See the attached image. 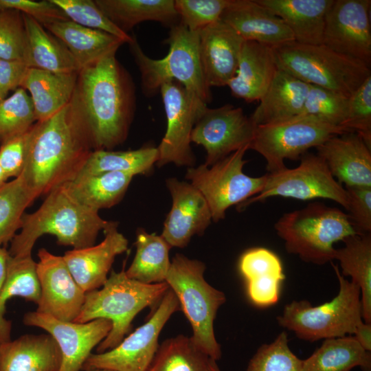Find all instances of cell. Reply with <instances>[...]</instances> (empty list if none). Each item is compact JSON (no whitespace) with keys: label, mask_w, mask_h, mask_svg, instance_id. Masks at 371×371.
I'll return each mask as SVG.
<instances>
[{"label":"cell","mask_w":371,"mask_h":371,"mask_svg":"<svg viewBox=\"0 0 371 371\" xmlns=\"http://www.w3.org/2000/svg\"><path fill=\"white\" fill-rule=\"evenodd\" d=\"M111 52L78 72L70 101L92 150H111L128 135L135 107L132 78Z\"/></svg>","instance_id":"cell-1"},{"label":"cell","mask_w":371,"mask_h":371,"mask_svg":"<svg viewBox=\"0 0 371 371\" xmlns=\"http://www.w3.org/2000/svg\"><path fill=\"white\" fill-rule=\"evenodd\" d=\"M91 151L86 131L69 102L32 125L20 175L38 198L75 178Z\"/></svg>","instance_id":"cell-2"},{"label":"cell","mask_w":371,"mask_h":371,"mask_svg":"<svg viewBox=\"0 0 371 371\" xmlns=\"http://www.w3.org/2000/svg\"><path fill=\"white\" fill-rule=\"evenodd\" d=\"M111 223L78 201L63 184L50 191L35 212L23 215L21 231L8 251L11 256L32 255L36 240L45 234L53 235L58 245L74 249L92 246L99 232Z\"/></svg>","instance_id":"cell-3"},{"label":"cell","mask_w":371,"mask_h":371,"mask_svg":"<svg viewBox=\"0 0 371 371\" xmlns=\"http://www.w3.org/2000/svg\"><path fill=\"white\" fill-rule=\"evenodd\" d=\"M169 286L166 282L143 284L128 278L124 268L112 271L100 289L85 293L79 315L74 321L86 323L96 319H106L112 328L98 344L97 353L117 346L131 328L135 317L144 308L160 302Z\"/></svg>","instance_id":"cell-4"},{"label":"cell","mask_w":371,"mask_h":371,"mask_svg":"<svg viewBox=\"0 0 371 371\" xmlns=\"http://www.w3.org/2000/svg\"><path fill=\"white\" fill-rule=\"evenodd\" d=\"M199 42V32L189 30L179 22L170 27L165 40L169 46L167 55L154 59L145 54L133 36L128 45L140 73L144 93L153 96L163 84L176 81L205 104L209 103L212 95L202 71Z\"/></svg>","instance_id":"cell-5"},{"label":"cell","mask_w":371,"mask_h":371,"mask_svg":"<svg viewBox=\"0 0 371 371\" xmlns=\"http://www.w3.org/2000/svg\"><path fill=\"white\" fill-rule=\"evenodd\" d=\"M274 228L288 253L315 265L332 262L334 244L357 234L346 213L320 202L284 214Z\"/></svg>","instance_id":"cell-6"},{"label":"cell","mask_w":371,"mask_h":371,"mask_svg":"<svg viewBox=\"0 0 371 371\" xmlns=\"http://www.w3.org/2000/svg\"><path fill=\"white\" fill-rule=\"evenodd\" d=\"M205 269L202 262L178 254L171 261L166 282L190 323L193 342L216 361L221 357V349L215 337L214 322L226 299L222 291L206 282Z\"/></svg>","instance_id":"cell-7"},{"label":"cell","mask_w":371,"mask_h":371,"mask_svg":"<svg viewBox=\"0 0 371 371\" xmlns=\"http://www.w3.org/2000/svg\"><path fill=\"white\" fill-rule=\"evenodd\" d=\"M332 266L339 282V292L333 300L315 306L306 300L293 301L277 317L280 326L300 339L315 341L352 335L363 321L359 286L346 280L337 265Z\"/></svg>","instance_id":"cell-8"},{"label":"cell","mask_w":371,"mask_h":371,"mask_svg":"<svg viewBox=\"0 0 371 371\" xmlns=\"http://www.w3.org/2000/svg\"><path fill=\"white\" fill-rule=\"evenodd\" d=\"M278 68L301 81L350 98L371 76L363 63L340 54L324 45L295 41L272 47Z\"/></svg>","instance_id":"cell-9"},{"label":"cell","mask_w":371,"mask_h":371,"mask_svg":"<svg viewBox=\"0 0 371 371\" xmlns=\"http://www.w3.org/2000/svg\"><path fill=\"white\" fill-rule=\"evenodd\" d=\"M247 150L245 146L210 166L201 164L186 171V178L205 199L214 222L225 218L229 207L258 194L265 185L266 175L253 177L243 172Z\"/></svg>","instance_id":"cell-10"},{"label":"cell","mask_w":371,"mask_h":371,"mask_svg":"<svg viewBox=\"0 0 371 371\" xmlns=\"http://www.w3.org/2000/svg\"><path fill=\"white\" fill-rule=\"evenodd\" d=\"M348 131L313 117L297 116L289 120L256 126L249 145L266 161L269 173L286 168L285 159L297 160L311 148L330 137Z\"/></svg>","instance_id":"cell-11"},{"label":"cell","mask_w":371,"mask_h":371,"mask_svg":"<svg viewBox=\"0 0 371 371\" xmlns=\"http://www.w3.org/2000/svg\"><path fill=\"white\" fill-rule=\"evenodd\" d=\"M300 159V164L294 168H285L266 174L262 190L238 205V209H244L250 204L270 197L281 196L301 201L326 199L346 210V190L333 177L322 158L317 154L306 153Z\"/></svg>","instance_id":"cell-12"},{"label":"cell","mask_w":371,"mask_h":371,"mask_svg":"<svg viewBox=\"0 0 371 371\" xmlns=\"http://www.w3.org/2000/svg\"><path fill=\"white\" fill-rule=\"evenodd\" d=\"M180 308L177 296L169 288L146 323L124 337L115 348L100 353H91L82 370L146 371L159 348L158 339L163 327Z\"/></svg>","instance_id":"cell-13"},{"label":"cell","mask_w":371,"mask_h":371,"mask_svg":"<svg viewBox=\"0 0 371 371\" xmlns=\"http://www.w3.org/2000/svg\"><path fill=\"white\" fill-rule=\"evenodd\" d=\"M159 92L166 115L165 135L157 147L156 165L173 163L192 167L195 157L191 148L193 128L207 104L176 81L163 84Z\"/></svg>","instance_id":"cell-14"},{"label":"cell","mask_w":371,"mask_h":371,"mask_svg":"<svg viewBox=\"0 0 371 371\" xmlns=\"http://www.w3.org/2000/svg\"><path fill=\"white\" fill-rule=\"evenodd\" d=\"M256 127L240 107L206 106L193 128L191 142L204 148V164L210 166L241 148L249 149Z\"/></svg>","instance_id":"cell-15"},{"label":"cell","mask_w":371,"mask_h":371,"mask_svg":"<svg viewBox=\"0 0 371 371\" xmlns=\"http://www.w3.org/2000/svg\"><path fill=\"white\" fill-rule=\"evenodd\" d=\"M370 0H333L325 19L322 44L371 65Z\"/></svg>","instance_id":"cell-16"},{"label":"cell","mask_w":371,"mask_h":371,"mask_svg":"<svg viewBox=\"0 0 371 371\" xmlns=\"http://www.w3.org/2000/svg\"><path fill=\"white\" fill-rule=\"evenodd\" d=\"M23 324L41 328L58 344L62 363L59 371H80L92 350L108 335L111 322L96 319L86 323L66 322L36 311L24 315Z\"/></svg>","instance_id":"cell-17"},{"label":"cell","mask_w":371,"mask_h":371,"mask_svg":"<svg viewBox=\"0 0 371 371\" xmlns=\"http://www.w3.org/2000/svg\"><path fill=\"white\" fill-rule=\"evenodd\" d=\"M38 257L41 296L36 311L62 321L74 322L83 305L85 292L74 278L63 256L41 248Z\"/></svg>","instance_id":"cell-18"},{"label":"cell","mask_w":371,"mask_h":371,"mask_svg":"<svg viewBox=\"0 0 371 371\" xmlns=\"http://www.w3.org/2000/svg\"><path fill=\"white\" fill-rule=\"evenodd\" d=\"M172 205L164 224L161 236L175 247H184L195 234H202L212 220L209 205L191 183L176 178L166 180Z\"/></svg>","instance_id":"cell-19"},{"label":"cell","mask_w":371,"mask_h":371,"mask_svg":"<svg viewBox=\"0 0 371 371\" xmlns=\"http://www.w3.org/2000/svg\"><path fill=\"white\" fill-rule=\"evenodd\" d=\"M199 36V58L207 85L227 86L236 73L244 39L221 19L200 30Z\"/></svg>","instance_id":"cell-20"},{"label":"cell","mask_w":371,"mask_h":371,"mask_svg":"<svg viewBox=\"0 0 371 371\" xmlns=\"http://www.w3.org/2000/svg\"><path fill=\"white\" fill-rule=\"evenodd\" d=\"M112 221L103 232L104 240L98 245L73 249L63 256L71 275L85 292L98 289L105 283L115 257L128 249V240Z\"/></svg>","instance_id":"cell-21"},{"label":"cell","mask_w":371,"mask_h":371,"mask_svg":"<svg viewBox=\"0 0 371 371\" xmlns=\"http://www.w3.org/2000/svg\"><path fill=\"white\" fill-rule=\"evenodd\" d=\"M333 177L345 187H371V148L357 133L335 135L316 148Z\"/></svg>","instance_id":"cell-22"},{"label":"cell","mask_w":371,"mask_h":371,"mask_svg":"<svg viewBox=\"0 0 371 371\" xmlns=\"http://www.w3.org/2000/svg\"><path fill=\"white\" fill-rule=\"evenodd\" d=\"M221 20L245 41H255L271 47L295 41L284 21L256 0H229Z\"/></svg>","instance_id":"cell-23"},{"label":"cell","mask_w":371,"mask_h":371,"mask_svg":"<svg viewBox=\"0 0 371 371\" xmlns=\"http://www.w3.org/2000/svg\"><path fill=\"white\" fill-rule=\"evenodd\" d=\"M278 69L272 47L245 41L236 73L229 82L232 95L247 102L259 101Z\"/></svg>","instance_id":"cell-24"},{"label":"cell","mask_w":371,"mask_h":371,"mask_svg":"<svg viewBox=\"0 0 371 371\" xmlns=\"http://www.w3.org/2000/svg\"><path fill=\"white\" fill-rule=\"evenodd\" d=\"M238 266L254 304L267 307L278 302L285 276L282 262L274 252L265 247L251 248L242 254Z\"/></svg>","instance_id":"cell-25"},{"label":"cell","mask_w":371,"mask_h":371,"mask_svg":"<svg viewBox=\"0 0 371 371\" xmlns=\"http://www.w3.org/2000/svg\"><path fill=\"white\" fill-rule=\"evenodd\" d=\"M62 355L47 334H26L0 344V371H59Z\"/></svg>","instance_id":"cell-26"},{"label":"cell","mask_w":371,"mask_h":371,"mask_svg":"<svg viewBox=\"0 0 371 371\" xmlns=\"http://www.w3.org/2000/svg\"><path fill=\"white\" fill-rule=\"evenodd\" d=\"M308 87V84L278 68L250 119L256 126H260L298 116Z\"/></svg>","instance_id":"cell-27"},{"label":"cell","mask_w":371,"mask_h":371,"mask_svg":"<svg viewBox=\"0 0 371 371\" xmlns=\"http://www.w3.org/2000/svg\"><path fill=\"white\" fill-rule=\"evenodd\" d=\"M286 25L294 41L322 45L326 13L333 0H256Z\"/></svg>","instance_id":"cell-28"},{"label":"cell","mask_w":371,"mask_h":371,"mask_svg":"<svg viewBox=\"0 0 371 371\" xmlns=\"http://www.w3.org/2000/svg\"><path fill=\"white\" fill-rule=\"evenodd\" d=\"M77 76L78 72L55 73L27 69L20 87L30 93L36 122L52 116L70 102Z\"/></svg>","instance_id":"cell-29"},{"label":"cell","mask_w":371,"mask_h":371,"mask_svg":"<svg viewBox=\"0 0 371 371\" xmlns=\"http://www.w3.org/2000/svg\"><path fill=\"white\" fill-rule=\"evenodd\" d=\"M42 25L65 45L80 69L111 52H117L126 43L111 34L82 26L70 20Z\"/></svg>","instance_id":"cell-30"},{"label":"cell","mask_w":371,"mask_h":371,"mask_svg":"<svg viewBox=\"0 0 371 371\" xmlns=\"http://www.w3.org/2000/svg\"><path fill=\"white\" fill-rule=\"evenodd\" d=\"M26 32L24 62L30 68L76 73L80 68L65 45L32 17L23 14Z\"/></svg>","instance_id":"cell-31"},{"label":"cell","mask_w":371,"mask_h":371,"mask_svg":"<svg viewBox=\"0 0 371 371\" xmlns=\"http://www.w3.org/2000/svg\"><path fill=\"white\" fill-rule=\"evenodd\" d=\"M95 2L126 33L144 21H157L170 27L179 23L174 0H95Z\"/></svg>","instance_id":"cell-32"},{"label":"cell","mask_w":371,"mask_h":371,"mask_svg":"<svg viewBox=\"0 0 371 371\" xmlns=\"http://www.w3.org/2000/svg\"><path fill=\"white\" fill-rule=\"evenodd\" d=\"M342 241L344 245L336 249L334 260L339 261L341 275L359 286L362 318L371 323V235L356 234Z\"/></svg>","instance_id":"cell-33"},{"label":"cell","mask_w":371,"mask_h":371,"mask_svg":"<svg viewBox=\"0 0 371 371\" xmlns=\"http://www.w3.org/2000/svg\"><path fill=\"white\" fill-rule=\"evenodd\" d=\"M133 177L123 172H103L76 176L64 185L78 201L98 212L118 203Z\"/></svg>","instance_id":"cell-34"},{"label":"cell","mask_w":371,"mask_h":371,"mask_svg":"<svg viewBox=\"0 0 371 371\" xmlns=\"http://www.w3.org/2000/svg\"><path fill=\"white\" fill-rule=\"evenodd\" d=\"M355 367L370 371L371 355L349 335L324 339L309 357L302 360V371H351Z\"/></svg>","instance_id":"cell-35"},{"label":"cell","mask_w":371,"mask_h":371,"mask_svg":"<svg viewBox=\"0 0 371 371\" xmlns=\"http://www.w3.org/2000/svg\"><path fill=\"white\" fill-rule=\"evenodd\" d=\"M136 253L126 276L143 284L166 282L170 263V246L160 235L149 234L142 229L137 233Z\"/></svg>","instance_id":"cell-36"},{"label":"cell","mask_w":371,"mask_h":371,"mask_svg":"<svg viewBox=\"0 0 371 371\" xmlns=\"http://www.w3.org/2000/svg\"><path fill=\"white\" fill-rule=\"evenodd\" d=\"M157 159V148L150 145L124 151L92 150L76 176L103 172L146 175L152 170Z\"/></svg>","instance_id":"cell-37"},{"label":"cell","mask_w":371,"mask_h":371,"mask_svg":"<svg viewBox=\"0 0 371 371\" xmlns=\"http://www.w3.org/2000/svg\"><path fill=\"white\" fill-rule=\"evenodd\" d=\"M211 360L191 337L180 335L159 346L146 371H210Z\"/></svg>","instance_id":"cell-38"},{"label":"cell","mask_w":371,"mask_h":371,"mask_svg":"<svg viewBox=\"0 0 371 371\" xmlns=\"http://www.w3.org/2000/svg\"><path fill=\"white\" fill-rule=\"evenodd\" d=\"M36 198L21 175L0 188V247L11 242L25 209Z\"/></svg>","instance_id":"cell-39"},{"label":"cell","mask_w":371,"mask_h":371,"mask_svg":"<svg viewBox=\"0 0 371 371\" xmlns=\"http://www.w3.org/2000/svg\"><path fill=\"white\" fill-rule=\"evenodd\" d=\"M40 296L36 262L32 255H9L6 277L0 297V314L4 317L6 302L12 297H21L37 304Z\"/></svg>","instance_id":"cell-40"},{"label":"cell","mask_w":371,"mask_h":371,"mask_svg":"<svg viewBox=\"0 0 371 371\" xmlns=\"http://www.w3.org/2000/svg\"><path fill=\"white\" fill-rule=\"evenodd\" d=\"M348 104V97L319 86L309 85L299 115L311 117L322 122L344 128L343 124L347 116Z\"/></svg>","instance_id":"cell-41"},{"label":"cell","mask_w":371,"mask_h":371,"mask_svg":"<svg viewBox=\"0 0 371 371\" xmlns=\"http://www.w3.org/2000/svg\"><path fill=\"white\" fill-rule=\"evenodd\" d=\"M35 121L31 98L24 89L0 100V142L27 131Z\"/></svg>","instance_id":"cell-42"},{"label":"cell","mask_w":371,"mask_h":371,"mask_svg":"<svg viewBox=\"0 0 371 371\" xmlns=\"http://www.w3.org/2000/svg\"><path fill=\"white\" fill-rule=\"evenodd\" d=\"M68 19L82 26L103 31L129 43L133 36L117 27L92 0H52Z\"/></svg>","instance_id":"cell-43"},{"label":"cell","mask_w":371,"mask_h":371,"mask_svg":"<svg viewBox=\"0 0 371 371\" xmlns=\"http://www.w3.org/2000/svg\"><path fill=\"white\" fill-rule=\"evenodd\" d=\"M302 360L289 348L282 332L270 344L262 345L249 362L247 371H302Z\"/></svg>","instance_id":"cell-44"},{"label":"cell","mask_w":371,"mask_h":371,"mask_svg":"<svg viewBox=\"0 0 371 371\" xmlns=\"http://www.w3.org/2000/svg\"><path fill=\"white\" fill-rule=\"evenodd\" d=\"M25 50L23 14L15 10H0V58L24 62Z\"/></svg>","instance_id":"cell-45"},{"label":"cell","mask_w":371,"mask_h":371,"mask_svg":"<svg viewBox=\"0 0 371 371\" xmlns=\"http://www.w3.org/2000/svg\"><path fill=\"white\" fill-rule=\"evenodd\" d=\"M229 0H175L179 22L192 32H199L221 19Z\"/></svg>","instance_id":"cell-46"},{"label":"cell","mask_w":371,"mask_h":371,"mask_svg":"<svg viewBox=\"0 0 371 371\" xmlns=\"http://www.w3.org/2000/svg\"><path fill=\"white\" fill-rule=\"evenodd\" d=\"M343 127L358 134L371 148V76L349 98Z\"/></svg>","instance_id":"cell-47"},{"label":"cell","mask_w":371,"mask_h":371,"mask_svg":"<svg viewBox=\"0 0 371 371\" xmlns=\"http://www.w3.org/2000/svg\"><path fill=\"white\" fill-rule=\"evenodd\" d=\"M347 215L357 234L371 232V187H345Z\"/></svg>","instance_id":"cell-48"},{"label":"cell","mask_w":371,"mask_h":371,"mask_svg":"<svg viewBox=\"0 0 371 371\" xmlns=\"http://www.w3.org/2000/svg\"><path fill=\"white\" fill-rule=\"evenodd\" d=\"M31 128L0 142V164L8 178L18 177L23 172Z\"/></svg>","instance_id":"cell-49"},{"label":"cell","mask_w":371,"mask_h":371,"mask_svg":"<svg viewBox=\"0 0 371 371\" xmlns=\"http://www.w3.org/2000/svg\"><path fill=\"white\" fill-rule=\"evenodd\" d=\"M15 10L28 15L41 25L69 20L62 10L52 0H0V10Z\"/></svg>","instance_id":"cell-50"},{"label":"cell","mask_w":371,"mask_h":371,"mask_svg":"<svg viewBox=\"0 0 371 371\" xmlns=\"http://www.w3.org/2000/svg\"><path fill=\"white\" fill-rule=\"evenodd\" d=\"M27 68L23 61L0 58V100L20 87Z\"/></svg>","instance_id":"cell-51"},{"label":"cell","mask_w":371,"mask_h":371,"mask_svg":"<svg viewBox=\"0 0 371 371\" xmlns=\"http://www.w3.org/2000/svg\"><path fill=\"white\" fill-rule=\"evenodd\" d=\"M9 253L5 247H0V297L5 282ZM11 322L0 314V343L10 340Z\"/></svg>","instance_id":"cell-52"},{"label":"cell","mask_w":371,"mask_h":371,"mask_svg":"<svg viewBox=\"0 0 371 371\" xmlns=\"http://www.w3.org/2000/svg\"><path fill=\"white\" fill-rule=\"evenodd\" d=\"M352 334L364 350L371 351V323H366L363 320L358 324Z\"/></svg>","instance_id":"cell-53"},{"label":"cell","mask_w":371,"mask_h":371,"mask_svg":"<svg viewBox=\"0 0 371 371\" xmlns=\"http://www.w3.org/2000/svg\"><path fill=\"white\" fill-rule=\"evenodd\" d=\"M8 179L9 178L0 164V188L3 186L7 183Z\"/></svg>","instance_id":"cell-54"},{"label":"cell","mask_w":371,"mask_h":371,"mask_svg":"<svg viewBox=\"0 0 371 371\" xmlns=\"http://www.w3.org/2000/svg\"><path fill=\"white\" fill-rule=\"evenodd\" d=\"M210 371H221L218 366H217L216 361L212 359L210 364Z\"/></svg>","instance_id":"cell-55"},{"label":"cell","mask_w":371,"mask_h":371,"mask_svg":"<svg viewBox=\"0 0 371 371\" xmlns=\"http://www.w3.org/2000/svg\"><path fill=\"white\" fill-rule=\"evenodd\" d=\"M91 371H115V370H107V369H95Z\"/></svg>","instance_id":"cell-56"},{"label":"cell","mask_w":371,"mask_h":371,"mask_svg":"<svg viewBox=\"0 0 371 371\" xmlns=\"http://www.w3.org/2000/svg\"><path fill=\"white\" fill-rule=\"evenodd\" d=\"M1 344V343H0V344Z\"/></svg>","instance_id":"cell-57"}]
</instances>
